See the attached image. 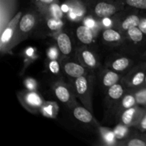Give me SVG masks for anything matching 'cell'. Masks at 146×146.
<instances>
[{
	"label": "cell",
	"mask_w": 146,
	"mask_h": 146,
	"mask_svg": "<svg viewBox=\"0 0 146 146\" xmlns=\"http://www.w3.org/2000/svg\"><path fill=\"white\" fill-rule=\"evenodd\" d=\"M41 18V12L34 6V8L22 14L17 27V33L11 45V48L29 36L34 35L39 24Z\"/></svg>",
	"instance_id": "1"
},
{
	"label": "cell",
	"mask_w": 146,
	"mask_h": 146,
	"mask_svg": "<svg viewBox=\"0 0 146 146\" xmlns=\"http://www.w3.org/2000/svg\"><path fill=\"white\" fill-rule=\"evenodd\" d=\"M95 77L94 74L90 73L87 75L74 78L72 85L77 98L80 100L84 106L93 112V91H94Z\"/></svg>",
	"instance_id": "2"
},
{
	"label": "cell",
	"mask_w": 146,
	"mask_h": 146,
	"mask_svg": "<svg viewBox=\"0 0 146 146\" xmlns=\"http://www.w3.org/2000/svg\"><path fill=\"white\" fill-rule=\"evenodd\" d=\"M22 11H19L11 19V21L1 31L0 36V50L1 55L10 53L11 51V45L17 33L19 22L22 16Z\"/></svg>",
	"instance_id": "3"
},
{
	"label": "cell",
	"mask_w": 146,
	"mask_h": 146,
	"mask_svg": "<svg viewBox=\"0 0 146 146\" xmlns=\"http://www.w3.org/2000/svg\"><path fill=\"white\" fill-rule=\"evenodd\" d=\"M17 98L21 105L27 111L32 114L40 113V111L46 101L39 93L36 91L29 90L19 92L17 94Z\"/></svg>",
	"instance_id": "4"
},
{
	"label": "cell",
	"mask_w": 146,
	"mask_h": 146,
	"mask_svg": "<svg viewBox=\"0 0 146 146\" xmlns=\"http://www.w3.org/2000/svg\"><path fill=\"white\" fill-rule=\"evenodd\" d=\"M125 5L115 0H96L93 5L92 12L96 17L108 18L121 12Z\"/></svg>",
	"instance_id": "5"
},
{
	"label": "cell",
	"mask_w": 146,
	"mask_h": 146,
	"mask_svg": "<svg viewBox=\"0 0 146 146\" xmlns=\"http://www.w3.org/2000/svg\"><path fill=\"white\" fill-rule=\"evenodd\" d=\"M146 76V66L140 61L139 64L134 66L123 77L121 82L127 89H136L144 85Z\"/></svg>",
	"instance_id": "6"
},
{
	"label": "cell",
	"mask_w": 146,
	"mask_h": 146,
	"mask_svg": "<svg viewBox=\"0 0 146 146\" xmlns=\"http://www.w3.org/2000/svg\"><path fill=\"white\" fill-rule=\"evenodd\" d=\"M53 89L58 101L71 109L78 104L76 101L77 97L72 84H66L63 81H58L55 83Z\"/></svg>",
	"instance_id": "7"
},
{
	"label": "cell",
	"mask_w": 146,
	"mask_h": 146,
	"mask_svg": "<svg viewBox=\"0 0 146 146\" xmlns=\"http://www.w3.org/2000/svg\"><path fill=\"white\" fill-rule=\"evenodd\" d=\"M145 110V107L135 105L123 111L115 117V119L120 123L135 128L141 120Z\"/></svg>",
	"instance_id": "8"
},
{
	"label": "cell",
	"mask_w": 146,
	"mask_h": 146,
	"mask_svg": "<svg viewBox=\"0 0 146 146\" xmlns=\"http://www.w3.org/2000/svg\"><path fill=\"white\" fill-rule=\"evenodd\" d=\"M135 61L128 56L114 54L106 61V68L123 74L127 73L133 67Z\"/></svg>",
	"instance_id": "9"
},
{
	"label": "cell",
	"mask_w": 146,
	"mask_h": 146,
	"mask_svg": "<svg viewBox=\"0 0 146 146\" xmlns=\"http://www.w3.org/2000/svg\"><path fill=\"white\" fill-rule=\"evenodd\" d=\"M61 68L64 74L72 79L87 75L91 73V71L83 65L78 59H66L61 61Z\"/></svg>",
	"instance_id": "10"
},
{
	"label": "cell",
	"mask_w": 146,
	"mask_h": 146,
	"mask_svg": "<svg viewBox=\"0 0 146 146\" xmlns=\"http://www.w3.org/2000/svg\"><path fill=\"white\" fill-rule=\"evenodd\" d=\"M127 88L122 82L112 86L106 91L105 106L108 110L112 111L126 92Z\"/></svg>",
	"instance_id": "11"
},
{
	"label": "cell",
	"mask_w": 146,
	"mask_h": 146,
	"mask_svg": "<svg viewBox=\"0 0 146 146\" xmlns=\"http://www.w3.org/2000/svg\"><path fill=\"white\" fill-rule=\"evenodd\" d=\"M76 56L83 65L91 71L99 67L100 62L98 56L92 50L86 47L85 45L77 48Z\"/></svg>",
	"instance_id": "12"
},
{
	"label": "cell",
	"mask_w": 146,
	"mask_h": 146,
	"mask_svg": "<svg viewBox=\"0 0 146 146\" xmlns=\"http://www.w3.org/2000/svg\"><path fill=\"white\" fill-rule=\"evenodd\" d=\"M141 16L139 15L138 11L134 10L133 12L126 14L125 15L121 14L117 16L115 19V27L123 34L134 27H138L141 21Z\"/></svg>",
	"instance_id": "13"
},
{
	"label": "cell",
	"mask_w": 146,
	"mask_h": 146,
	"mask_svg": "<svg viewBox=\"0 0 146 146\" xmlns=\"http://www.w3.org/2000/svg\"><path fill=\"white\" fill-rule=\"evenodd\" d=\"M1 5V31L14 17L17 11V0H0Z\"/></svg>",
	"instance_id": "14"
},
{
	"label": "cell",
	"mask_w": 146,
	"mask_h": 146,
	"mask_svg": "<svg viewBox=\"0 0 146 146\" xmlns=\"http://www.w3.org/2000/svg\"><path fill=\"white\" fill-rule=\"evenodd\" d=\"M101 38L106 44L113 46H123L125 41V36L117 29L108 28L102 31Z\"/></svg>",
	"instance_id": "15"
},
{
	"label": "cell",
	"mask_w": 146,
	"mask_h": 146,
	"mask_svg": "<svg viewBox=\"0 0 146 146\" xmlns=\"http://www.w3.org/2000/svg\"><path fill=\"white\" fill-rule=\"evenodd\" d=\"M57 48L65 57L71 56L73 51V42L69 34L64 31H59L55 35Z\"/></svg>",
	"instance_id": "16"
},
{
	"label": "cell",
	"mask_w": 146,
	"mask_h": 146,
	"mask_svg": "<svg viewBox=\"0 0 146 146\" xmlns=\"http://www.w3.org/2000/svg\"><path fill=\"white\" fill-rule=\"evenodd\" d=\"M123 77V76L122 75V74H120L106 67L101 71L100 74V84L106 91L111 86L115 85L117 83L121 82Z\"/></svg>",
	"instance_id": "17"
},
{
	"label": "cell",
	"mask_w": 146,
	"mask_h": 146,
	"mask_svg": "<svg viewBox=\"0 0 146 146\" xmlns=\"http://www.w3.org/2000/svg\"><path fill=\"white\" fill-rule=\"evenodd\" d=\"M125 42L133 44L134 47H143L146 45V36L138 27H134L124 33ZM123 43V44H124Z\"/></svg>",
	"instance_id": "18"
},
{
	"label": "cell",
	"mask_w": 146,
	"mask_h": 146,
	"mask_svg": "<svg viewBox=\"0 0 146 146\" xmlns=\"http://www.w3.org/2000/svg\"><path fill=\"white\" fill-rule=\"evenodd\" d=\"M71 111L74 118L79 122L85 124L96 123V121L93 115V112L85 106L77 104L71 108Z\"/></svg>",
	"instance_id": "19"
},
{
	"label": "cell",
	"mask_w": 146,
	"mask_h": 146,
	"mask_svg": "<svg viewBox=\"0 0 146 146\" xmlns=\"http://www.w3.org/2000/svg\"><path fill=\"white\" fill-rule=\"evenodd\" d=\"M135 105H138V104H137L136 98L134 96L133 92L131 90L127 89L123 98L117 104L116 106L112 110V111H114L113 113H115V115L116 117L123 111L127 108H131Z\"/></svg>",
	"instance_id": "20"
},
{
	"label": "cell",
	"mask_w": 146,
	"mask_h": 146,
	"mask_svg": "<svg viewBox=\"0 0 146 146\" xmlns=\"http://www.w3.org/2000/svg\"><path fill=\"white\" fill-rule=\"evenodd\" d=\"M66 4L72 19L81 18L86 12V6L81 0H67Z\"/></svg>",
	"instance_id": "21"
},
{
	"label": "cell",
	"mask_w": 146,
	"mask_h": 146,
	"mask_svg": "<svg viewBox=\"0 0 146 146\" xmlns=\"http://www.w3.org/2000/svg\"><path fill=\"white\" fill-rule=\"evenodd\" d=\"M34 6L41 14H44V15L58 19H62L64 17V11H63L62 8L60 7L58 2L54 3V4L48 6L35 5V4H34Z\"/></svg>",
	"instance_id": "22"
},
{
	"label": "cell",
	"mask_w": 146,
	"mask_h": 146,
	"mask_svg": "<svg viewBox=\"0 0 146 146\" xmlns=\"http://www.w3.org/2000/svg\"><path fill=\"white\" fill-rule=\"evenodd\" d=\"M76 36L78 41L84 45H89L94 41V33L87 25L78 26L76 30Z\"/></svg>",
	"instance_id": "23"
},
{
	"label": "cell",
	"mask_w": 146,
	"mask_h": 146,
	"mask_svg": "<svg viewBox=\"0 0 146 146\" xmlns=\"http://www.w3.org/2000/svg\"><path fill=\"white\" fill-rule=\"evenodd\" d=\"M58 112V106L56 102L45 101L40 113L44 116L50 118H55Z\"/></svg>",
	"instance_id": "24"
},
{
	"label": "cell",
	"mask_w": 146,
	"mask_h": 146,
	"mask_svg": "<svg viewBox=\"0 0 146 146\" xmlns=\"http://www.w3.org/2000/svg\"><path fill=\"white\" fill-rule=\"evenodd\" d=\"M99 129L101 139L104 143L109 145H117L118 141L115 139L113 131H111L109 130V128H99Z\"/></svg>",
	"instance_id": "25"
},
{
	"label": "cell",
	"mask_w": 146,
	"mask_h": 146,
	"mask_svg": "<svg viewBox=\"0 0 146 146\" xmlns=\"http://www.w3.org/2000/svg\"><path fill=\"white\" fill-rule=\"evenodd\" d=\"M130 128H131L130 126L118 123V125L113 130L117 141H122L125 140V138H128V137H129L128 135L130 133Z\"/></svg>",
	"instance_id": "26"
},
{
	"label": "cell",
	"mask_w": 146,
	"mask_h": 146,
	"mask_svg": "<svg viewBox=\"0 0 146 146\" xmlns=\"http://www.w3.org/2000/svg\"><path fill=\"white\" fill-rule=\"evenodd\" d=\"M131 90V89H130ZM136 98L137 104L146 108V86H143L136 89L131 90Z\"/></svg>",
	"instance_id": "27"
},
{
	"label": "cell",
	"mask_w": 146,
	"mask_h": 146,
	"mask_svg": "<svg viewBox=\"0 0 146 146\" xmlns=\"http://www.w3.org/2000/svg\"><path fill=\"white\" fill-rule=\"evenodd\" d=\"M118 145L125 146H146V141L142 135L140 137H128L125 140L119 143Z\"/></svg>",
	"instance_id": "28"
},
{
	"label": "cell",
	"mask_w": 146,
	"mask_h": 146,
	"mask_svg": "<svg viewBox=\"0 0 146 146\" xmlns=\"http://www.w3.org/2000/svg\"><path fill=\"white\" fill-rule=\"evenodd\" d=\"M115 1H119L125 6H128L131 8L146 10V0H115Z\"/></svg>",
	"instance_id": "29"
},
{
	"label": "cell",
	"mask_w": 146,
	"mask_h": 146,
	"mask_svg": "<svg viewBox=\"0 0 146 146\" xmlns=\"http://www.w3.org/2000/svg\"><path fill=\"white\" fill-rule=\"evenodd\" d=\"M61 64L58 59H50L48 63V68L50 72L53 74L57 75L60 73Z\"/></svg>",
	"instance_id": "30"
},
{
	"label": "cell",
	"mask_w": 146,
	"mask_h": 146,
	"mask_svg": "<svg viewBox=\"0 0 146 146\" xmlns=\"http://www.w3.org/2000/svg\"><path fill=\"white\" fill-rule=\"evenodd\" d=\"M135 128H137L142 133L146 132V108L141 120L138 122V123L135 125Z\"/></svg>",
	"instance_id": "31"
},
{
	"label": "cell",
	"mask_w": 146,
	"mask_h": 146,
	"mask_svg": "<svg viewBox=\"0 0 146 146\" xmlns=\"http://www.w3.org/2000/svg\"><path fill=\"white\" fill-rule=\"evenodd\" d=\"M24 84H25L27 90H29V91H36L37 84L35 80L33 79V78H29L27 79H26L25 81H24Z\"/></svg>",
	"instance_id": "32"
},
{
	"label": "cell",
	"mask_w": 146,
	"mask_h": 146,
	"mask_svg": "<svg viewBox=\"0 0 146 146\" xmlns=\"http://www.w3.org/2000/svg\"><path fill=\"white\" fill-rule=\"evenodd\" d=\"M33 4L41 6H48L58 2V0H32Z\"/></svg>",
	"instance_id": "33"
},
{
	"label": "cell",
	"mask_w": 146,
	"mask_h": 146,
	"mask_svg": "<svg viewBox=\"0 0 146 146\" xmlns=\"http://www.w3.org/2000/svg\"><path fill=\"white\" fill-rule=\"evenodd\" d=\"M59 51L58 48H54L52 47L51 48H50L48 51V56L49 57L50 59H56L58 56V52Z\"/></svg>",
	"instance_id": "34"
},
{
	"label": "cell",
	"mask_w": 146,
	"mask_h": 146,
	"mask_svg": "<svg viewBox=\"0 0 146 146\" xmlns=\"http://www.w3.org/2000/svg\"><path fill=\"white\" fill-rule=\"evenodd\" d=\"M138 27L146 36V15L141 16V21H140Z\"/></svg>",
	"instance_id": "35"
},
{
	"label": "cell",
	"mask_w": 146,
	"mask_h": 146,
	"mask_svg": "<svg viewBox=\"0 0 146 146\" xmlns=\"http://www.w3.org/2000/svg\"><path fill=\"white\" fill-rule=\"evenodd\" d=\"M141 62L146 66V51L141 56Z\"/></svg>",
	"instance_id": "36"
},
{
	"label": "cell",
	"mask_w": 146,
	"mask_h": 146,
	"mask_svg": "<svg viewBox=\"0 0 146 146\" xmlns=\"http://www.w3.org/2000/svg\"><path fill=\"white\" fill-rule=\"evenodd\" d=\"M142 137H143V139L146 141V133L145 134H143V135H142Z\"/></svg>",
	"instance_id": "37"
},
{
	"label": "cell",
	"mask_w": 146,
	"mask_h": 146,
	"mask_svg": "<svg viewBox=\"0 0 146 146\" xmlns=\"http://www.w3.org/2000/svg\"><path fill=\"white\" fill-rule=\"evenodd\" d=\"M143 86H146V76H145V82H144V85Z\"/></svg>",
	"instance_id": "38"
}]
</instances>
